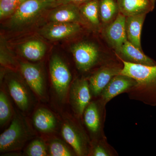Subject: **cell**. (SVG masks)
<instances>
[{
    "label": "cell",
    "mask_w": 156,
    "mask_h": 156,
    "mask_svg": "<svg viewBox=\"0 0 156 156\" xmlns=\"http://www.w3.org/2000/svg\"><path fill=\"white\" fill-rule=\"evenodd\" d=\"M122 60L120 74L136 81V85L126 92L131 100L151 106H156V65L136 64Z\"/></svg>",
    "instance_id": "1"
},
{
    "label": "cell",
    "mask_w": 156,
    "mask_h": 156,
    "mask_svg": "<svg viewBox=\"0 0 156 156\" xmlns=\"http://www.w3.org/2000/svg\"><path fill=\"white\" fill-rule=\"evenodd\" d=\"M25 119L15 114L9 128L0 136V151L8 152L19 150L30 136V131Z\"/></svg>",
    "instance_id": "2"
},
{
    "label": "cell",
    "mask_w": 156,
    "mask_h": 156,
    "mask_svg": "<svg viewBox=\"0 0 156 156\" xmlns=\"http://www.w3.org/2000/svg\"><path fill=\"white\" fill-rule=\"evenodd\" d=\"M56 7V0H26L11 15L10 24L17 27L28 24L45 10Z\"/></svg>",
    "instance_id": "3"
},
{
    "label": "cell",
    "mask_w": 156,
    "mask_h": 156,
    "mask_svg": "<svg viewBox=\"0 0 156 156\" xmlns=\"http://www.w3.org/2000/svg\"><path fill=\"white\" fill-rule=\"evenodd\" d=\"M50 72L53 89L61 101L65 100L69 92L72 75L65 62L55 55L50 60Z\"/></svg>",
    "instance_id": "4"
},
{
    "label": "cell",
    "mask_w": 156,
    "mask_h": 156,
    "mask_svg": "<svg viewBox=\"0 0 156 156\" xmlns=\"http://www.w3.org/2000/svg\"><path fill=\"white\" fill-rule=\"evenodd\" d=\"M61 134L77 155H88L91 142L79 125L73 121H66L62 127Z\"/></svg>",
    "instance_id": "5"
},
{
    "label": "cell",
    "mask_w": 156,
    "mask_h": 156,
    "mask_svg": "<svg viewBox=\"0 0 156 156\" xmlns=\"http://www.w3.org/2000/svg\"><path fill=\"white\" fill-rule=\"evenodd\" d=\"M89 81L77 79L73 82L69 90V101L74 112L78 117L83 114L84 110L91 100Z\"/></svg>",
    "instance_id": "6"
},
{
    "label": "cell",
    "mask_w": 156,
    "mask_h": 156,
    "mask_svg": "<svg viewBox=\"0 0 156 156\" xmlns=\"http://www.w3.org/2000/svg\"><path fill=\"white\" fill-rule=\"evenodd\" d=\"M76 66L83 72L91 69L96 64L99 59V52L95 45L88 42H81L71 48Z\"/></svg>",
    "instance_id": "7"
},
{
    "label": "cell",
    "mask_w": 156,
    "mask_h": 156,
    "mask_svg": "<svg viewBox=\"0 0 156 156\" xmlns=\"http://www.w3.org/2000/svg\"><path fill=\"white\" fill-rule=\"evenodd\" d=\"M105 106L99 100L89 102L84 110V123L93 139L102 137L103 113Z\"/></svg>",
    "instance_id": "8"
},
{
    "label": "cell",
    "mask_w": 156,
    "mask_h": 156,
    "mask_svg": "<svg viewBox=\"0 0 156 156\" xmlns=\"http://www.w3.org/2000/svg\"><path fill=\"white\" fill-rule=\"evenodd\" d=\"M136 81L133 78L124 75L115 76L104 89L100 95V100L106 105L114 98L123 93H126L136 85Z\"/></svg>",
    "instance_id": "9"
},
{
    "label": "cell",
    "mask_w": 156,
    "mask_h": 156,
    "mask_svg": "<svg viewBox=\"0 0 156 156\" xmlns=\"http://www.w3.org/2000/svg\"><path fill=\"white\" fill-rule=\"evenodd\" d=\"M20 69L23 78L30 89L39 97H44L46 94L44 79L38 66L23 62L20 63Z\"/></svg>",
    "instance_id": "10"
},
{
    "label": "cell",
    "mask_w": 156,
    "mask_h": 156,
    "mask_svg": "<svg viewBox=\"0 0 156 156\" xmlns=\"http://www.w3.org/2000/svg\"><path fill=\"white\" fill-rule=\"evenodd\" d=\"M122 69L113 66H106L94 73L88 80L92 96H100L112 78L120 74Z\"/></svg>",
    "instance_id": "11"
},
{
    "label": "cell",
    "mask_w": 156,
    "mask_h": 156,
    "mask_svg": "<svg viewBox=\"0 0 156 156\" xmlns=\"http://www.w3.org/2000/svg\"><path fill=\"white\" fill-rule=\"evenodd\" d=\"M77 23H53L45 26L41 30L42 36L51 41H58L74 35L80 31Z\"/></svg>",
    "instance_id": "12"
},
{
    "label": "cell",
    "mask_w": 156,
    "mask_h": 156,
    "mask_svg": "<svg viewBox=\"0 0 156 156\" xmlns=\"http://www.w3.org/2000/svg\"><path fill=\"white\" fill-rule=\"evenodd\" d=\"M126 17L119 13L116 18L107 27L105 34L107 39L117 53L124 43L128 41L126 30Z\"/></svg>",
    "instance_id": "13"
},
{
    "label": "cell",
    "mask_w": 156,
    "mask_h": 156,
    "mask_svg": "<svg viewBox=\"0 0 156 156\" xmlns=\"http://www.w3.org/2000/svg\"><path fill=\"white\" fill-rule=\"evenodd\" d=\"M121 60L147 66H156V62L146 56L142 50L132 44L129 41H126L118 53Z\"/></svg>",
    "instance_id": "14"
},
{
    "label": "cell",
    "mask_w": 156,
    "mask_h": 156,
    "mask_svg": "<svg viewBox=\"0 0 156 156\" xmlns=\"http://www.w3.org/2000/svg\"><path fill=\"white\" fill-rule=\"evenodd\" d=\"M10 95L17 106L21 110L26 111L30 106L31 99L26 87L16 79H11L8 82Z\"/></svg>",
    "instance_id": "15"
},
{
    "label": "cell",
    "mask_w": 156,
    "mask_h": 156,
    "mask_svg": "<svg viewBox=\"0 0 156 156\" xmlns=\"http://www.w3.org/2000/svg\"><path fill=\"white\" fill-rule=\"evenodd\" d=\"M120 13L126 17L147 13L153 9L150 0H117Z\"/></svg>",
    "instance_id": "16"
},
{
    "label": "cell",
    "mask_w": 156,
    "mask_h": 156,
    "mask_svg": "<svg viewBox=\"0 0 156 156\" xmlns=\"http://www.w3.org/2000/svg\"><path fill=\"white\" fill-rule=\"evenodd\" d=\"M146 13L128 16L126 18V30L128 41L142 50L141 35Z\"/></svg>",
    "instance_id": "17"
},
{
    "label": "cell",
    "mask_w": 156,
    "mask_h": 156,
    "mask_svg": "<svg viewBox=\"0 0 156 156\" xmlns=\"http://www.w3.org/2000/svg\"><path fill=\"white\" fill-rule=\"evenodd\" d=\"M55 8L49 15L51 22L77 23L80 20L77 5L67 4Z\"/></svg>",
    "instance_id": "18"
},
{
    "label": "cell",
    "mask_w": 156,
    "mask_h": 156,
    "mask_svg": "<svg viewBox=\"0 0 156 156\" xmlns=\"http://www.w3.org/2000/svg\"><path fill=\"white\" fill-rule=\"evenodd\" d=\"M33 122L35 128L40 132L49 133L56 129L57 120L53 113L48 109L41 108L34 114Z\"/></svg>",
    "instance_id": "19"
},
{
    "label": "cell",
    "mask_w": 156,
    "mask_h": 156,
    "mask_svg": "<svg viewBox=\"0 0 156 156\" xmlns=\"http://www.w3.org/2000/svg\"><path fill=\"white\" fill-rule=\"evenodd\" d=\"M20 51L23 57L32 61L41 59L46 51V45L38 40H32L25 42L20 47Z\"/></svg>",
    "instance_id": "20"
},
{
    "label": "cell",
    "mask_w": 156,
    "mask_h": 156,
    "mask_svg": "<svg viewBox=\"0 0 156 156\" xmlns=\"http://www.w3.org/2000/svg\"><path fill=\"white\" fill-rule=\"evenodd\" d=\"M99 1L91 0L80 5L81 13L93 25H99Z\"/></svg>",
    "instance_id": "21"
},
{
    "label": "cell",
    "mask_w": 156,
    "mask_h": 156,
    "mask_svg": "<svg viewBox=\"0 0 156 156\" xmlns=\"http://www.w3.org/2000/svg\"><path fill=\"white\" fill-rule=\"evenodd\" d=\"M114 149L111 147L103 137L93 140L90 143L88 155L92 156H112L116 155Z\"/></svg>",
    "instance_id": "22"
},
{
    "label": "cell",
    "mask_w": 156,
    "mask_h": 156,
    "mask_svg": "<svg viewBox=\"0 0 156 156\" xmlns=\"http://www.w3.org/2000/svg\"><path fill=\"white\" fill-rule=\"evenodd\" d=\"M99 10L102 21L107 23L111 21L119 11L117 0H99Z\"/></svg>",
    "instance_id": "23"
},
{
    "label": "cell",
    "mask_w": 156,
    "mask_h": 156,
    "mask_svg": "<svg viewBox=\"0 0 156 156\" xmlns=\"http://www.w3.org/2000/svg\"><path fill=\"white\" fill-rule=\"evenodd\" d=\"M48 154L51 156H71L76 153L67 144L58 139L52 140L48 146Z\"/></svg>",
    "instance_id": "24"
},
{
    "label": "cell",
    "mask_w": 156,
    "mask_h": 156,
    "mask_svg": "<svg viewBox=\"0 0 156 156\" xmlns=\"http://www.w3.org/2000/svg\"><path fill=\"white\" fill-rule=\"evenodd\" d=\"M12 108L8 96L3 90L0 92V124L5 125L12 118Z\"/></svg>",
    "instance_id": "25"
},
{
    "label": "cell",
    "mask_w": 156,
    "mask_h": 156,
    "mask_svg": "<svg viewBox=\"0 0 156 156\" xmlns=\"http://www.w3.org/2000/svg\"><path fill=\"white\" fill-rule=\"evenodd\" d=\"M25 154L28 156L49 155L48 146L42 139L38 138L34 140L26 149Z\"/></svg>",
    "instance_id": "26"
},
{
    "label": "cell",
    "mask_w": 156,
    "mask_h": 156,
    "mask_svg": "<svg viewBox=\"0 0 156 156\" xmlns=\"http://www.w3.org/2000/svg\"><path fill=\"white\" fill-rule=\"evenodd\" d=\"M26 0H0L1 19L11 16Z\"/></svg>",
    "instance_id": "27"
},
{
    "label": "cell",
    "mask_w": 156,
    "mask_h": 156,
    "mask_svg": "<svg viewBox=\"0 0 156 156\" xmlns=\"http://www.w3.org/2000/svg\"><path fill=\"white\" fill-rule=\"evenodd\" d=\"M89 1L91 0H58L56 1V7L60 5L67 4H71L78 6Z\"/></svg>",
    "instance_id": "28"
},
{
    "label": "cell",
    "mask_w": 156,
    "mask_h": 156,
    "mask_svg": "<svg viewBox=\"0 0 156 156\" xmlns=\"http://www.w3.org/2000/svg\"><path fill=\"white\" fill-rule=\"evenodd\" d=\"M151 2L155 5V3L156 0H150Z\"/></svg>",
    "instance_id": "29"
},
{
    "label": "cell",
    "mask_w": 156,
    "mask_h": 156,
    "mask_svg": "<svg viewBox=\"0 0 156 156\" xmlns=\"http://www.w3.org/2000/svg\"><path fill=\"white\" fill-rule=\"evenodd\" d=\"M56 1H58V0H56Z\"/></svg>",
    "instance_id": "30"
}]
</instances>
